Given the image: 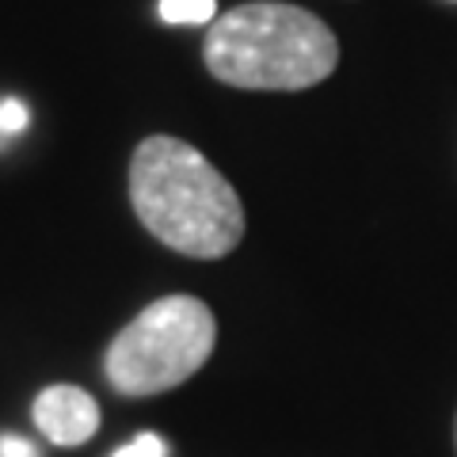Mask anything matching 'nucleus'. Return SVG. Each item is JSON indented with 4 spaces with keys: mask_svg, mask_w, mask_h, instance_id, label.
Segmentation results:
<instances>
[{
    "mask_svg": "<svg viewBox=\"0 0 457 457\" xmlns=\"http://www.w3.org/2000/svg\"><path fill=\"white\" fill-rule=\"evenodd\" d=\"M130 206L164 248L187 260H225L245 240L237 187L191 141L149 134L130 156Z\"/></svg>",
    "mask_w": 457,
    "mask_h": 457,
    "instance_id": "f257e3e1",
    "label": "nucleus"
},
{
    "mask_svg": "<svg viewBox=\"0 0 457 457\" xmlns=\"http://www.w3.org/2000/svg\"><path fill=\"white\" fill-rule=\"evenodd\" d=\"M203 62L240 92H305L336 73L339 38L302 4L252 0L206 27Z\"/></svg>",
    "mask_w": 457,
    "mask_h": 457,
    "instance_id": "f03ea898",
    "label": "nucleus"
},
{
    "mask_svg": "<svg viewBox=\"0 0 457 457\" xmlns=\"http://www.w3.org/2000/svg\"><path fill=\"white\" fill-rule=\"evenodd\" d=\"M0 457H38L35 446L20 435H0Z\"/></svg>",
    "mask_w": 457,
    "mask_h": 457,
    "instance_id": "6e6552de",
    "label": "nucleus"
},
{
    "mask_svg": "<svg viewBox=\"0 0 457 457\" xmlns=\"http://www.w3.org/2000/svg\"><path fill=\"white\" fill-rule=\"evenodd\" d=\"M27 126V107L20 99H0V137L4 134H20Z\"/></svg>",
    "mask_w": 457,
    "mask_h": 457,
    "instance_id": "0eeeda50",
    "label": "nucleus"
},
{
    "mask_svg": "<svg viewBox=\"0 0 457 457\" xmlns=\"http://www.w3.org/2000/svg\"><path fill=\"white\" fill-rule=\"evenodd\" d=\"M31 420L54 446H84L99 431V404L80 385H46L35 396Z\"/></svg>",
    "mask_w": 457,
    "mask_h": 457,
    "instance_id": "20e7f679",
    "label": "nucleus"
},
{
    "mask_svg": "<svg viewBox=\"0 0 457 457\" xmlns=\"http://www.w3.org/2000/svg\"><path fill=\"white\" fill-rule=\"evenodd\" d=\"M114 457H168V446H164L161 435L145 431V435H137L134 442H126V446L114 453Z\"/></svg>",
    "mask_w": 457,
    "mask_h": 457,
    "instance_id": "423d86ee",
    "label": "nucleus"
},
{
    "mask_svg": "<svg viewBox=\"0 0 457 457\" xmlns=\"http://www.w3.org/2000/svg\"><path fill=\"white\" fill-rule=\"evenodd\" d=\"M453 450H457V411H453Z\"/></svg>",
    "mask_w": 457,
    "mask_h": 457,
    "instance_id": "1a4fd4ad",
    "label": "nucleus"
},
{
    "mask_svg": "<svg viewBox=\"0 0 457 457\" xmlns=\"http://www.w3.org/2000/svg\"><path fill=\"white\" fill-rule=\"evenodd\" d=\"M218 320L195 294H168L145 305L111 339L104 374L122 396H161L210 362Z\"/></svg>",
    "mask_w": 457,
    "mask_h": 457,
    "instance_id": "7ed1b4c3",
    "label": "nucleus"
},
{
    "mask_svg": "<svg viewBox=\"0 0 457 457\" xmlns=\"http://www.w3.org/2000/svg\"><path fill=\"white\" fill-rule=\"evenodd\" d=\"M164 23H213L218 20V0H161Z\"/></svg>",
    "mask_w": 457,
    "mask_h": 457,
    "instance_id": "39448f33",
    "label": "nucleus"
}]
</instances>
